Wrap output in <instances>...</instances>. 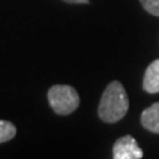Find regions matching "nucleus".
Listing matches in <instances>:
<instances>
[{
    "mask_svg": "<svg viewBox=\"0 0 159 159\" xmlns=\"http://www.w3.org/2000/svg\"><path fill=\"white\" fill-rule=\"evenodd\" d=\"M141 123L146 130L159 134V102L154 103L142 113Z\"/></svg>",
    "mask_w": 159,
    "mask_h": 159,
    "instance_id": "5",
    "label": "nucleus"
},
{
    "mask_svg": "<svg viewBox=\"0 0 159 159\" xmlns=\"http://www.w3.org/2000/svg\"><path fill=\"white\" fill-rule=\"evenodd\" d=\"M16 135V127L13 123L0 119V143H4Z\"/></svg>",
    "mask_w": 159,
    "mask_h": 159,
    "instance_id": "6",
    "label": "nucleus"
},
{
    "mask_svg": "<svg viewBox=\"0 0 159 159\" xmlns=\"http://www.w3.org/2000/svg\"><path fill=\"white\" fill-rule=\"evenodd\" d=\"M49 105L54 113L68 116L80 106V96L76 89L69 85H54L48 90Z\"/></svg>",
    "mask_w": 159,
    "mask_h": 159,
    "instance_id": "2",
    "label": "nucleus"
},
{
    "mask_svg": "<svg viewBox=\"0 0 159 159\" xmlns=\"http://www.w3.org/2000/svg\"><path fill=\"white\" fill-rule=\"evenodd\" d=\"M65 3H70V4H88L89 0H64Z\"/></svg>",
    "mask_w": 159,
    "mask_h": 159,
    "instance_id": "8",
    "label": "nucleus"
},
{
    "mask_svg": "<svg viewBox=\"0 0 159 159\" xmlns=\"http://www.w3.org/2000/svg\"><path fill=\"white\" fill-rule=\"evenodd\" d=\"M143 157L142 148L138 146L135 138L125 135L118 138L113 147V159H141Z\"/></svg>",
    "mask_w": 159,
    "mask_h": 159,
    "instance_id": "3",
    "label": "nucleus"
},
{
    "mask_svg": "<svg viewBox=\"0 0 159 159\" xmlns=\"http://www.w3.org/2000/svg\"><path fill=\"white\" fill-rule=\"evenodd\" d=\"M139 2L150 15L159 17V0H139Z\"/></svg>",
    "mask_w": 159,
    "mask_h": 159,
    "instance_id": "7",
    "label": "nucleus"
},
{
    "mask_svg": "<svg viewBox=\"0 0 159 159\" xmlns=\"http://www.w3.org/2000/svg\"><path fill=\"white\" fill-rule=\"evenodd\" d=\"M143 89L147 93H159V60L152 61L147 66L143 77Z\"/></svg>",
    "mask_w": 159,
    "mask_h": 159,
    "instance_id": "4",
    "label": "nucleus"
},
{
    "mask_svg": "<svg viewBox=\"0 0 159 159\" xmlns=\"http://www.w3.org/2000/svg\"><path fill=\"white\" fill-rule=\"evenodd\" d=\"M129 97L119 81H113L106 86L98 105V116L103 122L114 123L126 116Z\"/></svg>",
    "mask_w": 159,
    "mask_h": 159,
    "instance_id": "1",
    "label": "nucleus"
}]
</instances>
